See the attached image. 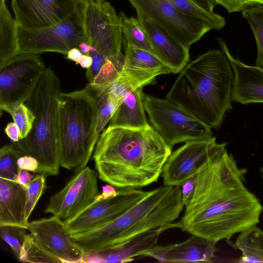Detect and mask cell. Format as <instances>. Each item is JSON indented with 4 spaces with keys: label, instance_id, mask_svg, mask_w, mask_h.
Returning a JSON list of instances; mask_svg holds the SVG:
<instances>
[{
    "label": "cell",
    "instance_id": "obj_39",
    "mask_svg": "<svg viewBox=\"0 0 263 263\" xmlns=\"http://www.w3.org/2000/svg\"><path fill=\"white\" fill-rule=\"evenodd\" d=\"M196 176V175L187 178L180 186L181 199L184 206L189 202L193 195Z\"/></svg>",
    "mask_w": 263,
    "mask_h": 263
},
{
    "label": "cell",
    "instance_id": "obj_40",
    "mask_svg": "<svg viewBox=\"0 0 263 263\" xmlns=\"http://www.w3.org/2000/svg\"><path fill=\"white\" fill-rule=\"evenodd\" d=\"M17 165L20 170L35 173L39 163L33 157L28 155L21 156L17 160Z\"/></svg>",
    "mask_w": 263,
    "mask_h": 263
},
{
    "label": "cell",
    "instance_id": "obj_26",
    "mask_svg": "<svg viewBox=\"0 0 263 263\" xmlns=\"http://www.w3.org/2000/svg\"><path fill=\"white\" fill-rule=\"evenodd\" d=\"M234 247L241 252L237 262H263V230L256 225L241 232L237 236Z\"/></svg>",
    "mask_w": 263,
    "mask_h": 263
},
{
    "label": "cell",
    "instance_id": "obj_46",
    "mask_svg": "<svg viewBox=\"0 0 263 263\" xmlns=\"http://www.w3.org/2000/svg\"><path fill=\"white\" fill-rule=\"evenodd\" d=\"M67 59L76 62L82 55L81 50L77 47L70 49L66 54Z\"/></svg>",
    "mask_w": 263,
    "mask_h": 263
},
{
    "label": "cell",
    "instance_id": "obj_11",
    "mask_svg": "<svg viewBox=\"0 0 263 263\" xmlns=\"http://www.w3.org/2000/svg\"><path fill=\"white\" fill-rule=\"evenodd\" d=\"M137 17L146 18L187 48L212 29L204 22L184 14L169 0H127Z\"/></svg>",
    "mask_w": 263,
    "mask_h": 263
},
{
    "label": "cell",
    "instance_id": "obj_27",
    "mask_svg": "<svg viewBox=\"0 0 263 263\" xmlns=\"http://www.w3.org/2000/svg\"><path fill=\"white\" fill-rule=\"evenodd\" d=\"M120 15L124 45L144 49L155 54L148 35L137 17H129L123 12Z\"/></svg>",
    "mask_w": 263,
    "mask_h": 263
},
{
    "label": "cell",
    "instance_id": "obj_38",
    "mask_svg": "<svg viewBox=\"0 0 263 263\" xmlns=\"http://www.w3.org/2000/svg\"><path fill=\"white\" fill-rule=\"evenodd\" d=\"M88 54L92 57V63L91 66L86 70V76L89 83H91L105 63L106 58L96 50H93Z\"/></svg>",
    "mask_w": 263,
    "mask_h": 263
},
{
    "label": "cell",
    "instance_id": "obj_4",
    "mask_svg": "<svg viewBox=\"0 0 263 263\" xmlns=\"http://www.w3.org/2000/svg\"><path fill=\"white\" fill-rule=\"evenodd\" d=\"M180 186H159L139 202L104 226L70 235L84 254L106 251L149 230L171 224L184 207Z\"/></svg>",
    "mask_w": 263,
    "mask_h": 263
},
{
    "label": "cell",
    "instance_id": "obj_15",
    "mask_svg": "<svg viewBox=\"0 0 263 263\" xmlns=\"http://www.w3.org/2000/svg\"><path fill=\"white\" fill-rule=\"evenodd\" d=\"M81 0H12L18 26L28 29L43 28L70 15Z\"/></svg>",
    "mask_w": 263,
    "mask_h": 263
},
{
    "label": "cell",
    "instance_id": "obj_19",
    "mask_svg": "<svg viewBox=\"0 0 263 263\" xmlns=\"http://www.w3.org/2000/svg\"><path fill=\"white\" fill-rule=\"evenodd\" d=\"M178 228L177 223L161 227L142 233L111 249L84 255L82 262L124 263L142 256L149 249L158 245L161 234L167 229Z\"/></svg>",
    "mask_w": 263,
    "mask_h": 263
},
{
    "label": "cell",
    "instance_id": "obj_18",
    "mask_svg": "<svg viewBox=\"0 0 263 263\" xmlns=\"http://www.w3.org/2000/svg\"><path fill=\"white\" fill-rule=\"evenodd\" d=\"M217 243L192 235L186 240L167 246H158L145 252L142 256L151 257L161 262H211L215 257Z\"/></svg>",
    "mask_w": 263,
    "mask_h": 263
},
{
    "label": "cell",
    "instance_id": "obj_2",
    "mask_svg": "<svg viewBox=\"0 0 263 263\" xmlns=\"http://www.w3.org/2000/svg\"><path fill=\"white\" fill-rule=\"evenodd\" d=\"M153 126H108L99 135L93 158L99 177L117 189H137L157 182L172 153Z\"/></svg>",
    "mask_w": 263,
    "mask_h": 263
},
{
    "label": "cell",
    "instance_id": "obj_10",
    "mask_svg": "<svg viewBox=\"0 0 263 263\" xmlns=\"http://www.w3.org/2000/svg\"><path fill=\"white\" fill-rule=\"evenodd\" d=\"M46 67L37 54L21 53L0 67V109L10 112L29 98Z\"/></svg>",
    "mask_w": 263,
    "mask_h": 263
},
{
    "label": "cell",
    "instance_id": "obj_42",
    "mask_svg": "<svg viewBox=\"0 0 263 263\" xmlns=\"http://www.w3.org/2000/svg\"><path fill=\"white\" fill-rule=\"evenodd\" d=\"M118 194V190L109 184L102 187V192L97 196L100 199H106L115 197Z\"/></svg>",
    "mask_w": 263,
    "mask_h": 263
},
{
    "label": "cell",
    "instance_id": "obj_29",
    "mask_svg": "<svg viewBox=\"0 0 263 263\" xmlns=\"http://www.w3.org/2000/svg\"><path fill=\"white\" fill-rule=\"evenodd\" d=\"M169 1L181 12L204 22L212 30H220L226 25V20L223 16L214 12L204 10L192 0Z\"/></svg>",
    "mask_w": 263,
    "mask_h": 263
},
{
    "label": "cell",
    "instance_id": "obj_41",
    "mask_svg": "<svg viewBox=\"0 0 263 263\" xmlns=\"http://www.w3.org/2000/svg\"><path fill=\"white\" fill-rule=\"evenodd\" d=\"M4 131L13 143L16 142L20 140V130L14 122L9 123L6 125Z\"/></svg>",
    "mask_w": 263,
    "mask_h": 263
},
{
    "label": "cell",
    "instance_id": "obj_3",
    "mask_svg": "<svg viewBox=\"0 0 263 263\" xmlns=\"http://www.w3.org/2000/svg\"><path fill=\"white\" fill-rule=\"evenodd\" d=\"M233 78L224 52L210 49L186 65L166 97L211 128H217L232 108Z\"/></svg>",
    "mask_w": 263,
    "mask_h": 263
},
{
    "label": "cell",
    "instance_id": "obj_47",
    "mask_svg": "<svg viewBox=\"0 0 263 263\" xmlns=\"http://www.w3.org/2000/svg\"><path fill=\"white\" fill-rule=\"evenodd\" d=\"M78 48L83 54H88L90 52L96 50L95 48L85 42L80 43L78 46Z\"/></svg>",
    "mask_w": 263,
    "mask_h": 263
},
{
    "label": "cell",
    "instance_id": "obj_23",
    "mask_svg": "<svg viewBox=\"0 0 263 263\" xmlns=\"http://www.w3.org/2000/svg\"><path fill=\"white\" fill-rule=\"evenodd\" d=\"M159 76L152 72L122 69L117 79L103 92H106L120 104L124 98L137 88L154 84Z\"/></svg>",
    "mask_w": 263,
    "mask_h": 263
},
{
    "label": "cell",
    "instance_id": "obj_32",
    "mask_svg": "<svg viewBox=\"0 0 263 263\" xmlns=\"http://www.w3.org/2000/svg\"><path fill=\"white\" fill-rule=\"evenodd\" d=\"M21 156L13 143L1 148L0 178L15 180L20 171L17 162Z\"/></svg>",
    "mask_w": 263,
    "mask_h": 263
},
{
    "label": "cell",
    "instance_id": "obj_5",
    "mask_svg": "<svg viewBox=\"0 0 263 263\" xmlns=\"http://www.w3.org/2000/svg\"><path fill=\"white\" fill-rule=\"evenodd\" d=\"M61 93L59 79L47 67L25 104L35 116L28 136L13 145L21 156L34 157L39 162L35 173L46 176L59 173V99Z\"/></svg>",
    "mask_w": 263,
    "mask_h": 263
},
{
    "label": "cell",
    "instance_id": "obj_8",
    "mask_svg": "<svg viewBox=\"0 0 263 263\" xmlns=\"http://www.w3.org/2000/svg\"><path fill=\"white\" fill-rule=\"evenodd\" d=\"M17 40L20 53L55 52L66 54L70 49L78 48L80 43H87L83 0L70 15L51 26L33 29L18 26Z\"/></svg>",
    "mask_w": 263,
    "mask_h": 263
},
{
    "label": "cell",
    "instance_id": "obj_34",
    "mask_svg": "<svg viewBox=\"0 0 263 263\" xmlns=\"http://www.w3.org/2000/svg\"><path fill=\"white\" fill-rule=\"evenodd\" d=\"M98 104L97 132L100 135L104 127L111 119L119 103L108 93L104 92L93 96Z\"/></svg>",
    "mask_w": 263,
    "mask_h": 263
},
{
    "label": "cell",
    "instance_id": "obj_36",
    "mask_svg": "<svg viewBox=\"0 0 263 263\" xmlns=\"http://www.w3.org/2000/svg\"><path fill=\"white\" fill-rule=\"evenodd\" d=\"M26 229L10 226H0L2 239L10 247L12 251L18 258L27 234Z\"/></svg>",
    "mask_w": 263,
    "mask_h": 263
},
{
    "label": "cell",
    "instance_id": "obj_22",
    "mask_svg": "<svg viewBox=\"0 0 263 263\" xmlns=\"http://www.w3.org/2000/svg\"><path fill=\"white\" fill-rule=\"evenodd\" d=\"M142 87L127 95L109 121V127L143 128L149 125L145 115Z\"/></svg>",
    "mask_w": 263,
    "mask_h": 263
},
{
    "label": "cell",
    "instance_id": "obj_13",
    "mask_svg": "<svg viewBox=\"0 0 263 263\" xmlns=\"http://www.w3.org/2000/svg\"><path fill=\"white\" fill-rule=\"evenodd\" d=\"M98 175L86 166L76 172L61 190L50 197L44 212L63 221L74 216L99 194Z\"/></svg>",
    "mask_w": 263,
    "mask_h": 263
},
{
    "label": "cell",
    "instance_id": "obj_43",
    "mask_svg": "<svg viewBox=\"0 0 263 263\" xmlns=\"http://www.w3.org/2000/svg\"><path fill=\"white\" fill-rule=\"evenodd\" d=\"M33 178V175L25 170H20L16 178L14 181L20 185L25 186L29 183Z\"/></svg>",
    "mask_w": 263,
    "mask_h": 263
},
{
    "label": "cell",
    "instance_id": "obj_44",
    "mask_svg": "<svg viewBox=\"0 0 263 263\" xmlns=\"http://www.w3.org/2000/svg\"><path fill=\"white\" fill-rule=\"evenodd\" d=\"M198 6L209 12H214L215 3L213 0H192Z\"/></svg>",
    "mask_w": 263,
    "mask_h": 263
},
{
    "label": "cell",
    "instance_id": "obj_20",
    "mask_svg": "<svg viewBox=\"0 0 263 263\" xmlns=\"http://www.w3.org/2000/svg\"><path fill=\"white\" fill-rule=\"evenodd\" d=\"M137 17L147 32L155 54L172 72H180L189 61V48L150 20Z\"/></svg>",
    "mask_w": 263,
    "mask_h": 263
},
{
    "label": "cell",
    "instance_id": "obj_37",
    "mask_svg": "<svg viewBox=\"0 0 263 263\" xmlns=\"http://www.w3.org/2000/svg\"><path fill=\"white\" fill-rule=\"evenodd\" d=\"M224 7L229 13L242 12L256 5H262L263 0H213Z\"/></svg>",
    "mask_w": 263,
    "mask_h": 263
},
{
    "label": "cell",
    "instance_id": "obj_33",
    "mask_svg": "<svg viewBox=\"0 0 263 263\" xmlns=\"http://www.w3.org/2000/svg\"><path fill=\"white\" fill-rule=\"evenodd\" d=\"M24 187L26 190L25 219L29 223L28 219L45 189L46 176L37 174Z\"/></svg>",
    "mask_w": 263,
    "mask_h": 263
},
{
    "label": "cell",
    "instance_id": "obj_17",
    "mask_svg": "<svg viewBox=\"0 0 263 263\" xmlns=\"http://www.w3.org/2000/svg\"><path fill=\"white\" fill-rule=\"evenodd\" d=\"M217 40L233 71L231 100L242 104L263 103V69L242 63L232 55L222 39Z\"/></svg>",
    "mask_w": 263,
    "mask_h": 263
},
{
    "label": "cell",
    "instance_id": "obj_16",
    "mask_svg": "<svg viewBox=\"0 0 263 263\" xmlns=\"http://www.w3.org/2000/svg\"><path fill=\"white\" fill-rule=\"evenodd\" d=\"M35 238L62 263L82 262L84 254L71 238L64 221L53 215L28 223V229Z\"/></svg>",
    "mask_w": 263,
    "mask_h": 263
},
{
    "label": "cell",
    "instance_id": "obj_6",
    "mask_svg": "<svg viewBox=\"0 0 263 263\" xmlns=\"http://www.w3.org/2000/svg\"><path fill=\"white\" fill-rule=\"evenodd\" d=\"M59 109L61 166L76 173L86 166L99 137L97 102L85 88L61 92Z\"/></svg>",
    "mask_w": 263,
    "mask_h": 263
},
{
    "label": "cell",
    "instance_id": "obj_12",
    "mask_svg": "<svg viewBox=\"0 0 263 263\" xmlns=\"http://www.w3.org/2000/svg\"><path fill=\"white\" fill-rule=\"evenodd\" d=\"M149 193L136 189H118L117 195L106 199L97 196L74 216L64 220L70 235L87 232L110 222L142 200Z\"/></svg>",
    "mask_w": 263,
    "mask_h": 263
},
{
    "label": "cell",
    "instance_id": "obj_31",
    "mask_svg": "<svg viewBox=\"0 0 263 263\" xmlns=\"http://www.w3.org/2000/svg\"><path fill=\"white\" fill-rule=\"evenodd\" d=\"M254 34L257 48L256 66L263 69V6L256 5L241 12Z\"/></svg>",
    "mask_w": 263,
    "mask_h": 263
},
{
    "label": "cell",
    "instance_id": "obj_30",
    "mask_svg": "<svg viewBox=\"0 0 263 263\" xmlns=\"http://www.w3.org/2000/svg\"><path fill=\"white\" fill-rule=\"evenodd\" d=\"M124 60L106 58L105 62L91 83L85 89L92 95L105 91L122 70Z\"/></svg>",
    "mask_w": 263,
    "mask_h": 263
},
{
    "label": "cell",
    "instance_id": "obj_1",
    "mask_svg": "<svg viewBox=\"0 0 263 263\" xmlns=\"http://www.w3.org/2000/svg\"><path fill=\"white\" fill-rule=\"evenodd\" d=\"M226 145L198 171L192 197L177 223L182 231L216 243L256 226L263 211L245 185L246 170L238 166Z\"/></svg>",
    "mask_w": 263,
    "mask_h": 263
},
{
    "label": "cell",
    "instance_id": "obj_24",
    "mask_svg": "<svg viewBox=\"0 0 263 263\" xmlns=\"http://www.w3.org/2000/svg\"><path fill=\"white\" fill-rule=\"evenodd\" d=\"M18 25L11 16L5 0H0V67L20 54Z\"/></svg>",
    "mask_w": 263,
    "mask_h": 263
},
{
    "label": "cell",
    "instance_id": "obj_28",
    "mask_svg": "<svg viewBox=\"0 0 263 263\" xmlns=\"http://www.w3.org/2000/svg\"><path fill=\"white\" fill-rule=\"evenodd\" d=\"M19 261L35 263H62L31 234H26L17 258Z\"/></svg>",
    "mask_w": 263,
    "mask_h": 263
},
{
    "label": "cell",
    "instance_id": "obj_48",
    "mask_svg": "<svg viewBox=\"0 0 263 263\" xmlns=\"http://www.w3.org/2000/svg\"><path fill=\"white\" fill-rule=\"evenodd\" d=\"M260 172L261 173V176L263 178V166L260 168Z\"/></svg>",
    "mask_w": 263,
    "mask_h": 263
},
{
    "label": "cell",
    "instance_id": "obj_25",
    "mask_svg": "<svg viewBox=\"0 0 263 263\" xmlns=\"http://www.w3.org/2000/svg\"><path fill=\"white\" fill-rule=\"evenodd\" d=\"M125 46L123 69L150 71L159 75L171 73V69L153 53Z\"/></svg>",
    "mask_w": 263,
    "mask_h": 263
},
{
    "label": "cell",
    "instance_id": "obj_7",
    "mask_svg": "<svg viewBox=\"0 0 263 263\" xmlns=\"http://www.w3.org/2000/svg\"><path fill=\"white\" fill-rule=\"evenodd\" d=\"M144 106L153 128L172 147L214 137L210 127L167 99L146 95Z\"/></svg>",
    "mask_w": 263,
    "mask_h": 263
},
{
    "label": "cell",
    "instance_id": "obj_21",
    "mask_svg": "<svg viewBox=\"0 0 263 263\" xmlns=\"http://www.w3.org/2000/svg\"><path fill=\"white\" fill-rule=\"evenodd\" d=\"M25 203V188L13 180L0 178V226H14L27 230Z\"/></svg>",
    "mask_w": 263,
    "mask_h": 263
},
{
    "label": "cell",
    "instance_id": "obj_35",
    "mask_svg": "<svg viewBox=\"0 0 263 263\" xmlns=\"http://www.w3.org/2000/svg\"><path fill=\"white\" fill-rule=\"evenodd\" d=\"M10 114L20 129V140L26 138L33 126L35 119L33 113L25 103H23L15 107Z\"/></svg>",
    "mask_w": 263,
    "mask_h": 263
},
{
    "label": "cell",
    "instance_id": "obj_14",
    "mask_svg": "<svg viewBox=\"0 0 263 263\" xmlns=\"http://www.w3.org/2000/svg\"><path fill=\"white\" fill-rule=\"evenodd\" d=\"M215 137L185 143L172 152L163 169V184L181 186L187 178L197 174L201 167L218 150L226 145Z\"/></svg>",
    "mask_w": 263,
    "mask_h": 263
},
{
    "label": "cell",
    "instance_id": "obj_9",
    "mask_svg": "<svg viewBox=\"0 0 263 263\" xmlns=\"http://www.w3.org/2000/svg\"><path fill=\"white\" fill-rule=\"evenodd\" d=\"M87 43L105 58L124 60L122 19L107 0H83Z\"/></svg>",
    "mask_w": 263,
    "mask_h": 263
},
{
    "label": "cell",
    "instance_id": "obj_45",
    "mask_svg": "<svg viewBox=\"0 0 263 263\" xmlns=\"http://www.w3.org/2000/svg\"><path fill=\"white\" fill-rule=\"evenodd\" d=\"M92 63V57L89 54H82L81 57L76 62L79 64L83 68L88 69Z\"/></svg>",
    "mask_w": 263,
    "mask_h": 263
}]
</instances>
